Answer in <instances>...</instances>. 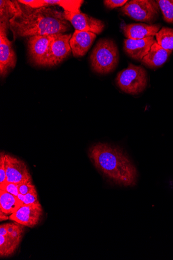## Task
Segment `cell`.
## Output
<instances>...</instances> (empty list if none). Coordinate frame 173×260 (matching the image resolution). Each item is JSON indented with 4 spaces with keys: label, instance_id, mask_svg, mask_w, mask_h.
Masks as SVG:
<instances>
[{
    "label": "cell",
    "instance_id": "6da1fadb",
    "mask_svg": "<svg viewBox=\"0 0 173 260\" xmlns=\"http://www.w3.org/2000/svg\"><path fill=\"white\" fill-rule=\"evenodd\" d=\"M22 5L18 13L10 20L14 38L53 35L71 29L62 12L51 8L34 9Z\"/></svg>",
    "mask_w": 173,
    "mask_h": 260
},
{
    "label": "cell",
    "instance_id": "7a4b0ae2",
    "mask_svg": "<svg viewBox=\"0 0 173 260\" xmlns=\"http://www.w3.org/2000/svg\"><path fill=\"white\" fill-rule=\"evenodd\" d=\"M89 156L96 169L116 184L131 187L136 184L137 169L121 148L106 143H97L89 149Z\"/></svg>",
    "mask_w": 173,
    "mask_h": 260
},
{
    "label": "cell",
    "instance_id": "3957f363",
    "mask_svg": "<svg viewBox=\"0 0 173 260\" xmlns=\"http://www.w3.org/2000/svg\"><path fill=\"white\" fill-rule=\"evenodd\" d=\"M90 60L94 72L101 75L113 72L117 67L119 60L116 44L111 39L100 40L92 51Z\"/></svg>",
    "mask_w": 173,
    "mask_h": 260
},
{
    "label": "cell",
    "instance_id": "277c9868",
    "mask_svg": "<svg viewBox=\"0 0 173 260\" xmlns=\"http://www.w3.org/2000/svg\"><path fill=\"white\" fill-rule=\"evenodd\" d=\"M116 82L121 90L135 95L146 89L148 85L147 74L143 67L130 63L127 68L117 74Z\"/></svg>",
    "mask_w": 173,
    "mask_h": 260
},
{
    "label": "cell",
    "instance_id": "5b68a950",
    "mask_svg": "<svg viewBox=\"0 0 173 260\" xmlns=\"http://www.w3.org/2000/svg\"><path fill=\"white\" fill-rule=\"evenodd\" d=\"M159 7L153 0H132L120 9L123 14L131 19L152 25L158 18Z\"/></svg>",
    "mask_w": 173,
    "mask_h": 260
},
{
    "label": "cell",
    "instance_id": "8992f818",
    "mask_svg": "<svg viewBox=\"0 0 173 260\" xmlns=\"http://www.w3.org/2000/svg\"><path fill=\"white\" fill-rule=\"evenodd\" d=\"M10 23L0 22V74L5 77L16 64V54L12 47V42L7 37Z\"/></svg>",
    "mask_w": 173,
    "mask_h": 260
},
{
    "label": "cell",
    "instance_id": "52a82bcc",
    "mask_svg": "<svg viewBox=\"0 0 173 260\" xmlns=\"http://www.w3.org/2000/svg\"><path fill=\"white\" fill-rule=\"evenodd\" d=\"M54 35L35 36L29 38V55L36 64L47 66L49 50Z\"/></svg>",
    "mask_w": 173,
    "mask_h": 260
},
{
    "label": "cell",
    "instance_id": "ba28073f",
    "mask_svg": "<svg viewBox=\"0 0 173 260\" xmlns=\"http://www.w3.org/2000/svg\"><path fill=\"white\" fill-rule=\"evenodd\" d=\"M63 15L65 19L70 22L76 30L99 35L105 29V24L102 21L81 12L72 13L64 11Z\"/></svg>",
    "mask_w": 173,
    "mask_h": 260
},
{
    "label": "cell",
    "instance_id": "9c48e42d",
    "mask_svg": "<svg viewBox=\"0 0 173 260\" xmlns=\"http://www.w3.org/2000/svg\"><path fill=\"white\" fill-rule=\"evenodd\" d=\"M72 36L71 34L54 35L49 50L47 66H56L70 55L72 50L70 41Z\"/></svg>",
    "mask_w": 173,
    "mask_h": 260
},
{
    "label": "cell",
    "instance_id": "30bf717a",
    "mask_svg": "<svg viewBox=\"0 0 173 260\" xmlns=\"http://www.w3.org/2000/svg\"><path fill=\"white\" fill-rule=\"evenodd\" d=\"M42 215L41 204H23L10 215L9 219L24 226L33 228L39 223Z\"/></svg>",
    "mask_w": 173,
    "mask_h": 260
},
{
    "label": "cell",
    "instance_id": "8fae6325",
    "mask_svg": "<svg viewBox=\"0 0 173 260\" xmlns=\"http://www.w3.org/2000/svg\"><path fill=\"white\" fill-rule=\"evenodd\" d=\"M7 182L20 184L32 181L26 164L13 156L5 154Z\"/></svg>",
    "mask_w": 173,
    "mask_h": 260
},
{
    "label": "cell",
    "instance_id": "7c38bea8",
    "mask_svg": "<svg viewBox=\"0 0 173 260\" xmlns=\"http://www.w3.org/2000/svg\"><path fill=\"white\" fill-rule=\"evenodd\" d=\"M154 37H147L140 40L126 39L123 50L132 58L142 60L150 52L152 45L156 43Z\"/></svg>",
    "mask_w": 173,
    "mask_h": 260
},
{
    "label": "cell",
    "instance_id": "4fadbf2b",
    "mask_svg": "<svg viewBox=\"0 0 173 260\" xmlns=\"http://www.w3.org/2000/svg\"><path fill=\"white\" fill-rule=\"evenodd\" d=\"M96 37V34L91 32L76 30L70 41L73 56L76 57L85 56Z\"/></svg>",
    "mask_w": 173,
    "mask_h": 260
},
{
    "label": "cell",
    "instance_id": "5bb4252c",
    "mask_svg": "<svg viewBox=\"0 0 173 260\" xmlns=\"http://www.w3.org/2000/svg\"><path fill=\"white\" fill-rule=\"evenodd\" d=\"M161 28L159 24L148 25L144 23L122 24L121 30L128 39L140 40L154 37Z\"/></svg>",
    "mask_w": 173,
    "mask_h": 260
},
{
    "label": "cell",
    "instance_id": "9a60e30c",
    "mask_svg": "<svg viewBox=\"0 0 173 260\" xmlns=\"http://www.w3.org/2000/svg\"><path fill=\"white\" fill-rule=\"evenodd\" d=\"M171 52L163 49L156 42L152 45L150 52L141 60L142 63L151 69H157L167 61Z\"/></svg>",
    "mask_w": 173,
    "mask_h": 260
},
{
    "label": "cell",
    "instance_id": "2e32d148",
    "mask_svg": "<svg viewBox=\"0 0 173 260\" xmlns=\"http://www.w3.org/2000/svg\"><path fill=\"white\" fill-rule=\"evenodd\" d=\"M22 205L17 197L0 190V211L6 215H12Z\"/></svg>",
    "mask_w": 173,
    "mask_h": 260
},
{
    "label": "cell",
    "instance_id": "e0dca14e",
    "mask_svg": "<svg viewBox=\"0 0 173 260\" xmlns=\"http://www.w3.org/2000/svg\"><path fill=\"white\" fill-rule=\"evenodd\" d=\"M42 7L49 8L59 6L65 12L77 13L81 11V8L84 3L82 0H41Z\"/></svg>",
    "mask_w": 173,
    "mask_h": 260
},
{
    "label": "cell",
    "instance_id": "ac0fdd59",
    "mask_svg": "<svg viewBox=\"0 0 173 260\" xmlns=\"http://www.w3.org/2000/svg\"><path fill=\"white\" fill-rule=\"evenodd\" d=\"M18 2H12L7 0L0 1V22H6L10 23V20L16 15L20 9Z\"/></svg>",
    "mask_w": 173,
    "mask_h": 260
},
{
    "label": "cell",
    "instance_id": "d6986e66",
    "mask_svg": "<svg viewBox=\"0 0 173 260\" xmlns=\"http://www.w3.org/2000/svg\"><path fill=\"white\" fill-rule=\"evenodd\" d=\"M19 245L9 234L7 236L0 235V256L2 257L13 254Z\"/></svg>",
    "mask_w": 173,
    "mask_h": 260
},
{
    "label": "cell",
    "instance_id": "ffe728a7",
    "mask_svg": "<svg viewBox=\"0 0 173 260\" xmlns=\"http://www.w3.org/2000/svg\"><path fill=\"white\" fill-rule=\"evenodd\" d=\"M155 36L157 43L163 49L173 51V29L163 27Z\"/></svg>",
    "mask_w": 173,
    "mask_h": 260
},
{
    "label": "cell",
    "instance_id": "44dd1931",
    "mask_svg": "<svg viewBox=\"0 0 173 260\" xmlns=\"http://www.w3.org/2000/svg\"><path fill=\"white\" fill-rule=\"evenodd\" d=\"M156 2L162 12L164 21L173 23V0H158Z\"/></svg>",
    "mask_w": 173,
    "mask_h": 260
},
{
    "label": "cell",
    "instance_id": "7402d4cb",
    "mask_svg": "<svg viewBox=\"0 0 173 260\" xmlns=\"http://www.w3.org/2000/svg\"><path fill=\"white\" fill-rule=\"evenodd\" d=\"M8 234L20 244L24 232V226L16 222L8 223Z\"/></svg>",
    "mask_w": 173,
    "mask_h": 260
},
{
    "label": "cell",
    "instance_id": "603a6c76",
    "mask_svg": "<svg viewBox=\"0 0 173 260\" xmlns=\"http://www.w3.org/2000/svg\"><path fill=\"white\" fill-rule=\"evenodd\" d=\"M0 190L5 191L16 197L19 194L18 184L14 183L6 182L3 184L0 185Z\"/></svg>",
    "mask_w": 173,
    "mask_h": 260
},
{
    "label": "cell",
    "instance_id": "cb8c5ba5",
    "mask_svg": "<svg viewBox=\"0 0 173 260\" xmlns=\"http://www.w3.org/2000/svg\"><path fill=\"white\" fill-rule=\"evenodd\" d=\"M7 182L6 156L5 154L2 153L0 156V185Z\"/></svg>",
    "mask_w": 173,
    "mask_h": 260
},
{
    "label": "cell",
    "instance_id": "d4e9b609",
    "mask_svg": "<svg viewBox=\"0 0 173 260\" xmlns=\"http://www.w3.org/2000/svg\"><path fill=\"white\" fill-rule=\"evenodd\" d=\"M23 204H40L38 198L36 188L28 194L24 196Z\"/></svg>",
    "mask_w": 173,
    "mask_h": 260
},
{
    "label": "cell",
    "instance_id": "484cf974",
    "mask_svg": "<svg viewBox=\"0 0 173 260\" xmlns=\"http://www.w3.org/2000/svg\"><path fill=\"white\" fill-rule=\"evenodd\" d=\"M36 188L32 184V181L23 182L18 184V190L20 194L26 195Z\"/></svg>",
    "mask_w": 173,
    "mask_h": 260
},
{
    "label": "cell",
    "instance_id": "4316f807",
    "mask_svg": "<svg viewBox=\"0 0 173 260\" xmlns=\"http://www.w3.org/2000/svg\"><path fill=\"white\" fill-rule=\"evenodd\" d=\"M128 3L127 0H105V6L109 9L123 7Z\"/></svg>",
    "mask_w": 173,
    "mask_h": 260
},
{
    "label": "cell",
    "instance_id": "83f0119b",
    "mask_svg": "<svg viewBox=\"0 0 173 260\" xmlns=\"http://www.w3.org/2000/svg\"><path fill=\"white\" fill-rule=\"evenodd\" d=\"M0 235L7 236L8 235V223L4 224L0 226Z\"/></svg>",
    "mask_w": 173,
    "mask_h": 260
},
{
    "label": "cell",
    "instance_id": "f1b7e54d",
    "mask_svg": "<svg viewBox=\"0 0 173 260\" xmlns=\"http://www.w3.org/2000/svg\"><path fill=\"white\" fill-rule=\"evenodd\" d=\"M9 219L7 215L4 213L2 211H0V219H1V221L7 220Z\"/></svg>",
    "mask_w": 173,
    "mask_h": 260
}]
</instances>
